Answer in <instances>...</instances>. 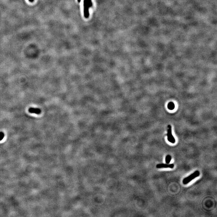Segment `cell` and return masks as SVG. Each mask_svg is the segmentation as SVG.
I'll return each mask as SVG.
<instances>
[{
    "mask_svg": "<svg viewBox=\"0 0 217 217\" xmlns=\"http://www.w3.org/2000/svg\"><path fill=\"white\" fill-rule=\"evenodd\" d=\"M29 112L30 113H36V114H40L41 113V110L39 108H35L31 107L29 108Z\"/></svg>",
    "mask_w": 217,
    "mask_h": 217,
    "instance_id": "277c9868",
    "label": "cell"
},
{
    "mask_svg": "<svg viewBox=\"0 0 217 217\" xmlns=\"http://www.w3.org/2000/svg\"><path fill=\"white\" fill-rule=\"evenodd\" d=\"M168 130L167 139L168 141L171 143H174L175 142V140L172 134L171 126L170 125H169L168 126Z\"/></svg>",
    "mask_w": 217,
    "mask_h": 217,
    "instance_id": "7a4b0ae2",
    "label": "cell"
},
{
    "mask_svg": "<svg viewBox=\"0 0 217 217\" xmlns=\"http://www.w3.org/2000/svg\"><path fill=\"white\" fill-rule=\"evenodd\" d=\"M174 165L173 164H170V165H168V164H158L157 165V168L158 169H161V168H169L171 169H173L174 167Z\"/></svg>",
    "mask_w": 217,
    "mask_h": 217,
    "instance_id": "3957f363",
    "label": "cell"
},
{
    "mask_svg": "<svg viewBox=\"0 0 217 217\" xmlns=\"http://www.w3.org/2000/svg\"><path fill=\"white\" fill-rule=\"evenodd\" d=\"M78 3H80V0H78Z\"/></svg>",
    "mask_w": 217,
    "mask_h": 217,
    "instance_id": "9c48e42d",
    "label": "cell"
},
{
    "mask_svg": "<svg viewBox=\"0 0 217 217\" xmlns=\"http://www.w3.org/2000/svg\"><path fill=\"white\" fill-rule=\"evenodd\" d=\"M30 2H33L34 1V0H29Z\"/></svg>",
    "mask_w": 217,
    "mask_h": 217,
    "instance_id": "ba28073f",
    "label": "cell"
},
{
    "mask_svg": "<svg viewBox=\"0 0 217 217\" xmlns=\"http://www.w3.org/2000/svg\"><path fill=\"white\" fill-rule=\"evenodd\" d=\"M4 134L3 132H0V141L2 139H3V138H4Z\"/></svg>",
    "mask_w": 217,
    "mask_h": 217,
    "instance_id": "52a82bcc",
    "label": "cell"
},
{
    "mask_svg": "<svg viewBox=\"0 0 217 217\" xmlns=\"http://www.w3.org/2000/svg\"><path fill=\"white\" fill-rule=\"evenodd\" d=\"M200 173L199 171H197L195 172L194 173L191 174L190 175L185 178L183 180V183L184 184H186L189 183L191 181L194 179L195 178L199 176Z\"/></svg>",
    "mask_w": 217,
    "mask_h": 217,
    "instance_id": "6da1fadb",
    "label": "cell"
},
{
    "mask_svg": "<svg viewBox=\"0 0 217 217\" xmlns=\"http://www.w3.org/2000/svg\"><path fill=\"white\" fill-rule=\"evenodd\" d=\"M86 3L87 5L88 6V7H90L92 6V2L91 0H85Z\"/></svg>",
    "mask_w": 217,
    "mask_h": 217,
    "instance_id": "8992f818",
    "label": "cell"
},
{
    "mask_svg": "<svg viewBox=\"0 0 217 217\" xmlns=\"http://www.w3.org/2000/svg\"><path fill=\"white\" fill-rule=\"evenodd\" d=\"M171 160V157L169 155H168L167 157H166L165 161L166 162L167 164L169 163Z\"/></svg>",
    "mask_w": 217,
    "mask_h": 217,
    "instance_id": "5b68a950",
    "label": "cell"
}]
</instances>
